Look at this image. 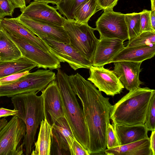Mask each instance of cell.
I'll use <instances>...</instances> for the list:
<instances>
[{"label":"cell","mask_w":155,"mask_h":155,"mask_svg":"<svg viewBox=\"0 0 155 155\" xmlns=\"http://www.w3.org/2000/svg\"><path fill=\"white\" fill-rule=\"evenodd\" d=\"M99 10L96 0H87L76 9L74 19L79 23H88L91 16Z\"/></svg>","instance_id":"cell-25"},{"label":"cell","mask_w":155,"mask_h":155,"mask_svg":"<svg viewBox=\"0 0 155 155\" xmlns=\"http://www.w3.org/2000/svg\"><path fill=\"white\" fill-rule=\"evenodd\" d=\"M69 78L72 87L82 104L89 133L88 152L90 155L104 154L113 105L109 98L104 97L92 83L78 73Z\"/></svg>","instance_id":"cell-1"},{"label":"cell","mask_w":155,"mask_h":155,"mask_svg":"<svg viewBox=\"0 0 155 155\" xmlns=\"http://www.w3.org/2000/svg\"><path fill=\"white\" fill-rule=\"evenodd\" d=\"M129 41L140 34V13L134 12L124 14Z\"/></svg>","instance_id":"cell-26"},{"label":"cell","mask_w":155,"mask_h":155,"mask_svg":"<svg viewBox=\"0 0 155 155\" xmlns=\"http://www.w3.org/2000/svg\"><path fill=\"white\" fill-rule=\"evenodd\" d=\"M151 11L144 9L140 13V34L146 31H155L152 28L150 21Z\"/></svg>","instance_id":"cell-30"},{"label":"cell","mask_w":155,"mask_h":155,"mask_svg":"<svg viewBox=\"0 0 155 155\" xmlns=\"http://www.w3.org/2000/svg\"><path fill=\"white\" fill-rule=\"evenodd\" d=\"M26 0V2L27 3H28L30 2V0Z\"/></svg>","instance_id":"cell-43"},{"label":"cell","mask_w":155,"mask_h":155,"mask_svg":"<svg viewBox=\"0 0 155 155\" xmlns=\"http://www.w3.org/2000/svg\"><path fill=\"white\" fill-rule=\"evenodd\" d=\"M151 11H155V0H151Z\"/></svg>","instance_id":"cell-42"},{"label":"cell","mask_w":155,"mask_h":155,"mask_svg":"<svg viewBox=\"0 0 155 155\" xmlns=\"http://www.w3.org/2000/svg\"><path fill=\"white\" fill-rule=\"evenodd\" d=\"M8 122L7 120L4 117L2 119H0V130Z\"/></svg>","instance_id":"cell-41"},{"label":"cell","mask_w":155,"mask_h":155,"mask_svg":"<svg viewBox=\"0 0 155 155\" xmlns=\"http://www.w3.org/2000/svg\"><path fill=\"white\" fill-rule=\"evenodd\" d=\"M57 10L47 3L34 1L21 11L22 15L35 21L53 26H63L66 19Z\"/></svg>","instance_id":"cell-13"},{"label":"cell","mask_w":155,"mask_h":155,"mask_svg":"<svg viewBox=\"0 0 155 155\" xmlns=\"http://www.w3.org/2000/svg\"><path fill=\"white\" fill-rule=\"evenodd\" d=\"M155 92L148 87H139L123 97L112 107V123L126 126L144 125L151 98Z\"/></svg>","instance_id":"cell-2"},{"label":"cell","mask_w":155,"mask_h":155,"mask_svg":"<svg viewBox=\"0 0 155 155\" xmlns=\"http://www.w3.org/2000/svg\"><path fill=\"white\" fill-rule=\"evenodd\" d=\"M21 24L38 37L46 36L58 41L69 44V40L63 26H53L39 22L24 16L21 14L15 18Z\"/></svg>","instance_id":"cell-14"},{"label":"cell","mask_w":155,"mask_h":155,"mask_svg":"<svg viewBox=\"0 0 155 155\" xmlns=\"http://www.w3.org/2000/svg\"><path fill=\"white\" fill-rule=\"evenodd\" d=\"M30 0V1H31V0Z\"/></svg>","instance_id":"cell-45"},{"label":"cell","mask_w":155,"mask_h":155,"mask_svg":"<svg viewBox=\"0 0 155 155\" xmlns=\"http://www.w3.org/2000/svg\"><path fill=\"white\" fill-rule=\"evenodd\" d=\"M55 78V73L50 69L37 70L12 83L0 85V97H12L22 93L41 91Z\"/></svg>","instance_id":"cell-6"},{"label":"cell","mask_w":155,"mask_h":155,"mask_svg":"<svg viewBox=\"0 0 155 155\" xmlns=\"http://www.w3.org/2000/svg\"><path fill=\"white\" fill-rule=\"evenodd\" d=\"M114 63L113 71L127 90L136 89L143 84L139 78L142 62L122 61Z\"/></svg>","instance_id":"cell-15"},{"label":"cell","mask_w":155,"mask_h":155,"mask_svg":"<svg viewBox=\"0 0 155 155\" xmlns=\"http://www.w3.org/2000/svg\"><path fill=\"white\" fill-rule=\"evenodd\" d=\"M15 8L9 0H0V19L7 16L12 17Z\"/></svg>","instance_id":"cell-32"},{"label":"cell","mask_w":155,"mask_h":155,"mask_svg":"<svg viewBox=\"0 0 155 155\" xmlns=\"http://www.w3.org/2000/svg\"><path fill=\"white\" fill-rule=\"evenodd\" d=\"M62 0H34V1L42 2L47 4L51 3L57 5Z\"/></svg>","instance_id":"cell-39"},{"label":"cell","mask_w":155,"mask_h":155,"mask_svg":"<svg viewBox=\"0 0 155 155\" xmlns=\"http://www.w3.org/2000/svg\"><path fill=\"white\" fill-rule=\"evenodd\" d=\"M123 41L118 38H100L92 61V66H102L110 64L113 58L124 48Z\"/></svg>","instance_id":"cell-17"},{"label":"cell","mask_w":155,"mask_h":155,"mask_svg":"<svg viewBox=\"0 0 155 155\" xmlns=\"http://www.w3.org/2000/svg\"><path fill=\"white\" fill-rule=\"evenodd\" d=\"M120 146L115 131L112 124H108L107 129L106 147L110 149Z\"/></svg>","instance_id":"cell-31"},{"label":"cell","mask_w":155,"mask_h":155,"mask_svg":"<svg viewBox=\"0 0 155 155\" xmlns=\"http://www.w3.org/2000/svg\"><path fill=\"white\" fill-rule=\"evenodd\" d=\"M39 38L48 46L49 51L60 62L67 63L74 70L81 68L89 69L92 66V62L84 57L70 44L60 42L46 36Z\"/></svg>","instance_id":"cell-9"},{"label":"cell","mask_w":155,"mask_h":155,"mask_svg":"<svg viewBox=\"0 0 155 155\" xmlns=\"http://www.w3.org/2000/svg\"><path fill=\"white\" fill-rule=\"evenodd\" d=\"M1 28V20H0V28Z\"/></svg>","instance_id":"cell-44"},{"label":"cell","mask_w":155,"mask_h":155,"mask_svg":"<svg viewBox=\"0 0 155 155\" xmlns=\"http://www.w3.org/2000/svg\"><path fill=\"white\" fill-rule=\"evenodd\" d=\"M87 0H62L56 8L67 19H74V13L77 8Z\"/></svg>","instance_id":"cell-27"},{"label":"cell","mask_w":155,"mask_h":155,"mask_svg":"<svg viewBox=\"0 0 155 155\" xmlns=\"http://www.w3.org/2000/svg\"><path fill=\"white\" fill-rule=\"evenodd\" d=\"M52 127L51 150L52 154H70L72 146L76 139L65 117L57 119Z\"/></svg>","instance_id":"cell-12"},{"label":"cell","mask_w":155,"mask_h":155,"mask_svg":"<svg viewBox=\"0 0 155 155\" xmlns=\"http://www.w3.org/2000/svg\"><path fill=\"white\" fill-rule=\"evenodd\" d=\"M15 6L16 8H19L20 11L25 8L26 6L25 0H9Z\"/></svg>","instance_id":"cell-37"},{"label":"cell","mask_w":155,"mask_h":155,"mask_svg":"<svg viewBox=\"0 0 155 155\" xmlns=\"http://www.w3.org/2000/svg\"><path fill=\"white\" fill-rule=\"evenodd\" d=\"M148 131L155 130V92L150 100L144 124Z\"/></svg>","instance_id":"cell-29"},{"label":"cell","mask_w":155,"mask_h":155,"mask_svg":"<svg viewBox=\"0 0 155 155\" xmlns=\"http://www.w3.org/2000/svg\"><path fill=\"white\" fill-rule=\"evenodd\" d=\"M96 26L100 38H118L123 41L128 39L124 14L113 9L104 11L96 21Z\"/></svg>","instance_id":"cell-8"},{"label":"cell","mask_w":155,"mask_h":155,"mask_svg":"<svg viewBox=\"0 0 155 155\" xmlns=\"http://www.w3.org/2000/svg\"><path fill=\"white\" fill-rule=\"evenodd\" d=\"M22 56L19 49L8 36L7 32L0 28V61L14 60Z\"/></svg>","instance_id":"cell-24"},{"label":"cell","mask_w":155,"mask_h":155,"mask_svg":"<svg viewBox=\"0 0 155 155\" xmlns=\"http://www.w3.org/2000/svg\"><path fill=\"white\" fill-rule=\"evenodd\" d=\"M0 20L1 28L8 33L23 39L45 51H49V48L45 43L20 23L16 18H5Z\"/></svg>","instance_id":"cell-18"},{"label":"cell","mask_w":155,"mask_h":155,"mask_svg":"<svg viewBox=\"0 0 155 155\" xmlns=\"http://www.w3.org/2000/svg\"><path fill=\"white\" fill-rule=\"evenodd\" d=\"M37 92L22 93L12 97L16 115L24 123L26 134L22 143L26 155L31 154L35 137L41 121L46 118L42 95L38 96Z\"/></svg>","instance_id":"cell-4"},{"label":"cell","mask_w":155,"mask_h":155,"mask_svg":"<svg viewBox=\"0 0 155 155\" xmlns=\"http://www.w3.org/2000/svg\"><path fill=\"white\" fill-rule=\"evenodd\" d=\"M69 40V44L82 56L92 62L99 41L88 23H79L74 19H67L63 26Z\"/></svg>","instance_id":"cell-5"},{"label":"cell","mask_w":155,"mask_h":155,"mask_svg":"<svg viewBox=\"0 0 155 155\" xmlns=\"http://www.w3.org/2000/svg\"><path fill=\"white\" fill-rule=\"evenodd\" d=\"M17 111L15 109L10 110L3 107L0 108V119L2 117H6L10 116L16 115Z\"/></svg>","instance_id":"cell-36"},{"label":"cell","mask_w":155,"mask_h":155,"mask_svg":"<svg viewBox=\"0 0 155 155\" xmlns=\"http://www.w3.org/2000/svg\"><path fill=\"white\" fill-rule=\"evenodd\" d=\"M7 33L16 45L22 56L36 64L38 68H49L52 70L61 68L60 62L49 51H45L23 39L8 32Z\"/></svg>","instance_id":"cell-10"},{"label":"cell","mask_w":155,"mask_h":155,"mask_svg":"<svg viewBox=\"0 0 155 155\" xmlns=\"http://www.w3.org/2000/svg\"><path fill=\"white\" fill-rule=\"evenodd\" d=\"M71 155H90L88 151L75 139L72 145Z\"/></svg>","instance_id":"cell-34"},{"label":"cell","mask_w":155,"mask_h":155,"mask_svg":"<svg viewBox=\"0 0 155 155\" xmlns=\"http://www.w3.org/2000/svg\"><path fill=\"white\" fill-rule=\"evenodd\" d=\"M37 65L22 56L11 61H0V78L27 71H30L36 67Z\"/></svg>","instance_id":"cell-23"},{"label":"cell","mask_w":155,"mask_h":155,"mask_svg":"<svg viewBox=\"0 0 155 155\" xmlns=\"http://www.w3.org/2000/svg\"><path fill=\"white\" fill-rule=\"evenodd\" d=\"M155 54V44L151 45L126 46L118 52L110 63L125 61L141 62L150 59Z\"/></svg>","instance_id":"cell-19"},{"label":"cell","mask_w":155,"mask_h":155,"mask_svg":"<svg viewBox=\"0 0 155 155\" xmlns=\"http://www.w3.org/2000/svg\"><path fill=\"white\" fill-rule=\"evenodd\" d=\"M120 145L148 137V130L144 125L126 126L112 123Z\"/></svg>","instance_id":"cell-20"},{"label":"cell","mask_w":155,"mask_h":155,"mask_svg":"<svg viewBox=\"0 0 155 155\" xmlns=\"http://www.w3.org/2000/svg\"><path fill=\"white\" fill-rule=\"evenodd\" d=\"M89 69L90 76L87 80L107 95L114 96L120 94L124 88L113 71L103 66H92Z\"/></svg>","instance_id":"cell-11"},{"label":"cell","mask_w":155,"mask_h":155,"mask_svg":"<svg viewBox=\"0 0 155 155\" xmlns=\"http://www.w3.org/2000/svg\"><path fill=\"white\" fill-rule=\"evenodd\" d=\"M35 149L31 155H50L52 126L46 118L41 121Z\"/></svg>","instance_id":"cell-22"},{"label":"cell","mask_w":155,"mask_h":155,"mask_svg":"<svg viewBox=\"0 0 155 155\" xmlns=\"http://www.w3.org/2000/svg\"><path fill=\"white\" fill-rule=\"evenodd\" d=\"M41 92L45 116L47 119L49 115L51 125L58 118L65 117L60 91L55 80Z\"/></svg>","instance_id":"cell-16"},{"label":"cell","mask_w":155,"mask_h":155,"mask_svg":"<svg viewBox=\"0 0 155 155\" xmlns=\"http://www.w3.org/2000/svg\"><path fill=\"white\" fill-rule=\"evenodd\" d=\"M150 18L152 28L155 31V11H151Z\"/></svg>","instance_id":"cell-40"},{"label":"cell","mask_w":155,"mask_h":155,"mask_svg":"<svg viewBox=\"0 0 155 155\" xmlns=\"http://www.w3.org/2000/svg\"><path fill=\"white\" fill-rule=\"evenodd\" d=\"M104 153L107 155H153L149 137L114 148L106 149Z\"/></svg>","instance_id":"cell-21"},{"label":"cell","mask_w":155,"mask_h":155,"mask_svg":"<svg viewBox=\"0 0 155 155\" xmlns=\"http://www.w3.org/2000/svg\"><path fill=\"white\" fill-rule=\"evenodd\" d=\"M24 122L16 115L0 130V155H24L20 143L26 134Z\"/></svg>","instance_id":"cell-7"},{"label":"cell","mask_w":155,"mask_h":155,"mask_svg":"<svg viewBox=\"0 0 155 155\" xmlns=\"http://www.w3.org/2000/svg\"><path fill=\"white\" fill-rule=\"evenodd\" d=\"M29 73V71H27L13 74L0 78V85L8 84L12 83Z\"/></svg>","instance_id":"cell-33"},{"label":"cell","mask_w":155,"mask_h":155,"mask_svg":"<svg viewBox=\"0 0 155 155\" xmlns=\"http://www.w3.org/2000/svg\"><path fill=\"white\" fill-rule=\"evenodd\" d=\"M155 44V31H146L129 41L127 47L151 45Z\"/></svg>","instance_id":"cell-28"},{"label":"cell","mask_w":155,"mask_h":155,"mask_svg":"<svg viewBox=\"0 0 155 155\" xmlns=\"http://www.w3.org/2000/svg\"><path fill=\"white\" fill-rule=\"evenodd\" d=\"M55 81L60 91L65 117L77 141L88 151L89 140L87 125L69 76L58 68Z\"/></svg>","instance_id":"cell-3"},{"label":"cell","mask_w":155,"mask_h":155,"mask_svg":"<svg viewBox=\"0 0 155 155\" xmlns=\"http://www.w3.org/2000/svg\"><path fill=\"white\" fill-rule=\"evenodd\" d=\"M99 10L113 9L118 0H96Z\"/></svg>","instance_id":"cell-35"},{"label":"cell","mask_w":155,"mask_h":155,"mask_svg":"<svg viewBox=\"0 0 155 155\" xmlns=\"http://www.w3.org/2000/svg\"><path fill=\"white\" fill-rule=\"evenodd\" d=\"M150 147L153 155H155V130L152 131L150 138Z\"/></svg>","instance_id":"cell-38"}]
</instances>
